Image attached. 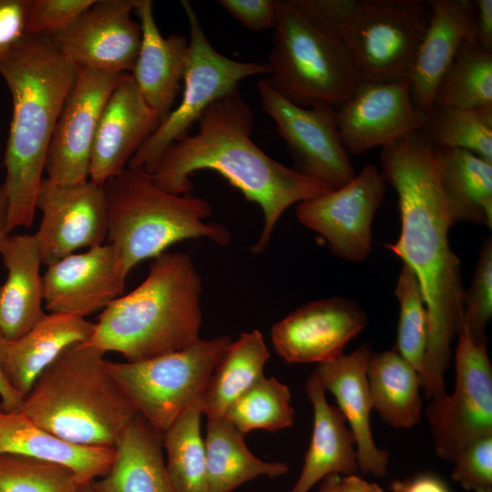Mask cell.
<instances>
[{"label":"cell","mask_w":492,"mask_h":492,"mask_svg":"<svg viewBox=\"0 0 492 492\" xmlns=\"http://www.w3.org/2000/svg\"><path fill=\"white\" fill-rule=\"evenodd\" d=\"M381 173L395 190L401 231L385 244L415 272L427 311V343L420 373L426 399L446 394L445 374L462 313L461 263L452 251L453 226L440 186L437 147L421 129L381 148Z\"/></svg>","instance_id":"cell-1"},{"label":"cell","mask_w":492,"mask_h":492,"mask_svg":"<svg viewBox=\"0 0 492 492\" xmlns=\"http://www.w3.org/2000/svg\"><path fill=\"white\" fill-rule=\"evenodd\" d=\"M195 135L170 144L151 175L164 190L190 193L191 175L200 169L220 174L248 201L260 206L263 226L252 254L268 246L282 213L292 204L332 190L268 156L251 138L253 113L239 91L211 104L200 116Z\"/></svg>","instance_id":"cell-2"},{"label":"cell","mask_w":492,"mask_h":492,"mask_svg":"<svg viewBox=\"0 0 492 492\" xmlns=\"http://www.w3.org/2000/svg\"><path fill=\"white\" fill-rule=\"evenodd\" d=\"M76 73L49 37L26 35L0 58L13 104L3 161L10 232L34 221L49 144Z\"/></svg>","instance_id":"cell-3"},{"label":"cell","mask_w":492,"mask_h":492,"mask_svg":"<svg viewBox=\"0 0 492 492\" xmlns=\"http://www.w3.org/2000/svg\"><path fill=\"white\" fill-rule=\"evenodd\" d=\"M201 292L190 256L164 251L152 259L138 286L103 309L84 343L130 363L182 350L200 339Z\"/></svg>","instance_id":"cell-4"},{"label":"cell","mask_w":492,"mask_h":492,"mask_svg":"<svg viewBox=\"0 0 492 492\" xmlns=\"http://www.w3.org/2000/svg\"><path fill=\"white\" fill-rule=\"evenodd\" d=\"M104 354L84 343L68 347L38 376L18 411L67 442L115 448L138 412Z\"/></svg>","instance_id":"cell-5"},{"label":"cell","mask_w":492,"mask_h":492,"mask_svg":"<svg viewBox=\"0 0 492 492\" xmlns=\"http://www.w3.org/2000/svg\"><path fill=\"white\" fill-rule=\"evenodd\" d=\"M102 187L108 238L126 277L140 261L176 242L206 238L225 246L231 240L227 227L205 221L212 213L208 200L190 193H169L143 169L126 168Z\"/></svg>","instance_id":"cell-6"},{"label":"cell","mask_w":492,"mask_h":492,"mask_svg":"<svg viewBox=\"0 0 492 492\" xmlns=\"http://www.w3.org/2000/svg\"><path fill=\"white\" fill-rule=\"evenodd\" d=\"M297 3L344 44L364 82L407 79L431 16L429 1L422 0Z\"/></svg>","instance_id":"cell-7"},{"label":"cell","mask_w":492,"mask_h":492,"mask_svg":"<svg viewBox=\"0 0 492 492\" xmlns=\"http://www.w3.org/2000/svg\"><path fill=\"white\" fill-rule=\"evenodd\" d=\"M268 84L303 108L343 106L364 82L344 44L319 26L297 0H280Z\"/></svg>","instance_id":"cell-8"},{"label":"cell","mask_w":492,"mask_h":492,"mask_svg":"<svg viewBox=\"0 0 492 492\" xmlns=\"http://www.w3.org/2000/svg\"><path fill=\"white\" fill-rule=\"evenodd\" d=\"M223 334L141 362L108 365L137 412L163 433L190 405L200 400L209 379L231 343Z\"/></svg>","instance_id":"cell-9"},{"label":"cell","mask_w":492,"mask_h":492,"mask_svg":"<svg viewBox=\"0 0 492 492\" xmlns=\"http://www.w3.org/2000/svg\"><path fill=\"white\" fill-rule=\"evenodd\" d=\"M180 3L190 27L182 97L179 106L160 121L127 167L150 174L165 149L186 136L211 104L237 91L243 79L269 75L271 71L268 63L237 61L215 50L190 2L182 0Z\"/></svg>","instance_id":"cell-10"},{"label":"cell","mask_w":492,"mask_h":492,"mask_svg":"<svg viewBox=\"0 0 492 492\" xmlns=\"http://www.w3.org/2000/svg\"><path fill=\"white\" fill-rule=\"evenodd\" d=\"M452 395L430 400L425 411L436 455L453 462L468 444L492 435V365L487 343L476 342L459 321Z\"/></svg>","instance_id":"cell-11"},{"label":"cell","mask_w":492,"mask_h":492,"mask_svg":"<svg viewBox=\"0 0 492 492\" xmlns=\"http://www.w3.org/2000/svg\"><path fill=\"white\" fill-rule=\"evenodd\" d=\"M257 87L262 108L287 144L294 170L332 190L354 178L349 153L340 139L333 107L297 106L273 90L265 78L258 82Z\"/></svg>","instance_id":"cell-12"},{"label":"cell","mask_w":492,"mask_h":492,"mask_svg":"<svg viewBox=\"0 0 492 492\" xmlns=\"http://www.w3.org/2000/svg\"><path fill=\"white\" fill-rule=\"evenodd\" d=\"M385 187L378 168L368 164L344 186L298 203L296 218L319 233L336 257L363 261L371 251L373 220Z\"/></svg>","instance_id":"cell-13"},{"label":"cell","mask_w":492,"mask_h":492,"mask_svg":"<svg viewBox=\"0 0 492 492\" xmlns=\"http://www.w3.org/2000/svg\"><path fill=\"white\" fill-rule=\"evenodd\" d=\"M123 74L77 67L75 81L56 123L46 155L45 171L49 180L70 186L88 179L97 123Z\"/></svg>","instance_id":"cell-14"},{"label":"cell","mask_w":492,"mask_h":492,"mask_svg":"<svg viewBox=\"0 0 492 492\" xmlns=\"http://www.w3.org/2000/svg\"><path fill=\"white\" fill-rule=\"evenodd\" d=\"M42 220L34 234L41 261L48 266L81 248L104 244L108 211L103 187L89 179L63 186L44 178L36 199Z\"/></svg>","instance_id":"cell-15"},{"label":"cell","mask_w":492,"mask_h":492,"mask_svg":"<svg viewBox=\"0 0 492 492\" xmlns=\"http://www.w3.org/2000/svg\"><path fill=\"white\" fill-rule=\"evenodd\" d=\"M136 0H95L68 27L51 37L76 67L131 73L141 44Z\"/></svg>","instance_id":"cell-16"},{"label":"cell","mask_w":492,"mask_h":492,"mask_svg":"<svg viewBox=\"0 0 492 492\" xmlns=\"http://www.w3.org/2000/svg\"><path fill=\"white\" fill-rule=\"evenodd\" d=\"M367 325L361 306L344 297L304 303L273 324L274 351L288 364H322L343 354Z\"/></svg>","instance_id":"cell-17"},{"label":"cell","mask_w":492,"mask_h":492,"mask_svg":"<svg viewBox=\"0 0 492 492\" xmlns=\"http://www.w3.org/2000/svg\"><path fill=\"white\" fill-rule=\"evenodd\" d=\"M341 142L348 153L360 154L424 128L427 114L414 103L407 79L363 82L336 109Z\"/></svg>","instance_id":"cell-18"},{"label":"cell","mask_w":492,"mask_h":492,"mask_svg":"<svg viewBox=\"0 0 492 492\" xmlns=\"http://www.w3.org/2000/svg\"><path fill=\"white\" fill-rule=\"evenodd\" d=\"M126 279L109 243L72 253L47 266L43 275L45 307L85 318L121 296Z\"/></svg>","instance_id":"cell-19"},{"label":"cell","mask_w":492,"mask_h":492,"mask_svg":"<svg viewBox=\"0 0 492 492\" xmlns=\"http://www.w3.org/2000/svg\"><path fill=\"white\" fill-rule=\"evenodd\" d=\"M161 119L143 98L130 73H125L100 115L90 154L89 179L97 185L128 167Z\"/></svg>","instance_id":"cell-20"},{"label":"cell","mask_w":492,"mask_h":492,"mask_svg":"<svg viewBox=\"0 0 492 492\" xmlns=\"http://www.w3.org/2000/svg\"><path fill=\"white\" fill-rule=\"evenodd\" d=\"M372 354L371 347L364 343L349 354L318 364L313 374L334 396L354 435L359 471L382 477L387 474L389 454L376 446L372 434L374 408L366 374Z\"/></svg>","instance_id":"cell-21"},{"label":"cell","mask_w":492,"mask_h":492,"mask_svg":"<svg viewBox=\"0 0 492 492\" xmlns=\"http://www.w3.org/2000/svg\"><path fill=\"white\" fill-rule=\"evenodd\" d=\"M431 16L407 77L415 105L433 108L439 81L461 44L476 39V7L470 0H431Z\"/></svg>","instance_id":"cell-22"},{"label":"cell","mask_w":492,"mask_h":492,"mask_svg":"<svg viewBox=\"0 0 492 492\" xmlns=\"http://www.w3.org/2000/svg\"><path fill=\"white\" fill-rule=\"evenodd\" d=\"M141 44L130 73L149 107L162 120L170 111L183 79L189 40L179 34L164 37L155 21L150 0H136Z\"/></svg>","instance_id":"cell-23"},{"label":"cell","mask_w":492,"mask_h":492,"mask_svg":"<svg viewBox=\"0 0 492 492\" xmlns=\"http://www.w3.org/2000/svg\"><path fill=\"white\" fill-rule=\"evenodd\" d=\"M305 389L313 410V426L300 476L289 492H309L328 476L359 472L354 435L339 408L326 400V391L313 373Z\"/></svg>","instance_id":"cell-24"},{"label":"cell","mask_w":492,"mask_h":492,"mask_svg":"<svg viewBox=\"0 0 492 492\" xmlns=\"http://www.w3.org/2000/svg\"><path fill=\"white\" fill-rule=\"evenodd\" d=\"M0 454L26 456L70 468L82 486L110 468L115 448L83 446L44 429L19 411L0 408Z\"/></svg>","instance_id":"cell-25"},{"label":"cell","mask_w":492,"mask_h":492,"mask_svg":"<svg viewBox=\"0 0 492 492\" xmlns=\"http://www.w3.org/2000/svg\"><path fill=\"white\" fill-rule=\"evenodd\" d=\"M0 254L7 271L0 286V333L14 341L46 314L42 261L34 234L10 235Z\"/></svg>","instance_id":"cell-26"},{"label":"cell","mask_w":492,"mask_h":492,"mask_svg":"<svg viewBox=\"0 0 492 492\" xmlns=\"http://www.w3.org/2000/svg\"><path fill=\"white\" fill-rule=\"evenodd\" d=\"M95 323L72 314L46 313L28 332L8 341L4 372L26 396L43 371L68 347L87 342Z\"/></svg>","instance_id":"cell-27"},{"label":"cell","mask_w":492,"mask_h":492,"mask_svg":"<svg viewBox=\"0 0 492 492\" xmlns=\"http://www.w3.org/2000/svg\"><path fill=\"white\" fill-rule=\"evenodd\" d=\"M162 448V434L137 413L115 446L109 470L92 487L97 492H173Z\"/></svg>","instance_id":"cell-28"},{"label":"cell","mask_w":492,"mask_h":492,"mask_svg":"<svg viewBox=\"0 0 492 492\" xmlns=\"http://www.w3.org/2000/svg\"><path fill=\"white\" fill-rule=\"evenodd\" d=\"M440 186L452 224L492 228V162L458 149L437 148Z\"/></svg>","instance_id":"cell-29"},{"label":"cell","mask_w":492,"mask_h":492,"mask_svg":"<svg viewBox=\"0 0 492 492\" xmlns=\"http://www.w3.org/2000/svg\"><path fill=\"white\" fill-rule=\"evenodd\" d=\"M204 444L206 492H232L258 477L274 478L289 471L285 463L266 462L254 456L244 435L225 418H208Z\"/></svg>","instance_id":"cell-30"},{"label":"cell","mask_w":492,"mask_h":492,"mask_svg":"<svg viewBox=\"0 0 492 492\" xmlns=\"http://www.w3.org/2000/svg\"><path fill=\"white\" fill-rule=\"evenodd\" d=\"M270 352L258 330L242 333L228 346L200 398L202 415L223 418L228 408L263 374Z\"/></svg>","instance_id":"cell-31"},{"label":"cell","mask_w":492,"mask_h":492,"mask_svg":"<svg viewBox=\"0 0 492 492\" xmlns=\"http://www.w3.org/2000/svg\"><path fill=\"white\" fill-rule=\"evenodd\" d=\"M367 380L373 408L389 425L409 429L422 415L418 372L395 350L372 354Z\"/></svg>","instance_id":"cell-32"},{"label":"cell","mask_w":492,"mask_h":492,"mask_svg":"<svg viewBox=\"0 0 492 492\" xmlns=\"http://www.w3.org/2000/svg\"><path fill=\"white\" fill-rule=\"evenodd\" d=\"M434 104L461 109L492 107V53L476 39L465 40L439 81Z\"/></svg>","instance_id":"cell-33"},{"label":"cell","mask_w":492,"mask_h":492,"mask_svg":"<svg viewBox=\"0 0 492 492\" xmlns=\"http://www.w3.org/2000/svg\"><path fill=\"white\" fill-rule=\"evenodd\" d=\"M200 400L185 409L162 435L173 492H206V451Z\"/></svg>","instance_id":"cell-34"},{"label":"cell","mask_w":492,"mask_h":492,"mask_svg":"<svg viewBox=\"0 0 492 492\" xmlns=\"http://www.w3.org/2000/svg\"><path fill=\"white\" fill-rule=\"evenodd\" d=\"M422 130L437 148L467 150L492 162V107L461 109L434 104Z\"/></svg>","instance_id":"cell-35"},{"label":"cell","mask_w":492,"mask_h":492,"mask_svg":"<svg viewBox=\"0 0 492 492\" xmlns=\"http://www.w3.org/2000/svg\"><path fill=\"white\" fill-rule=\"evenodd\" d=\"M223 418L244 436L253 430L290 427L294 421L291 391L276 378L263 376L228 408Z\"/></svg>","instance_id":"cell-36"},{"label":"cell","mask_w":492,"mask_h":492,"mask_svg":"<svg viewBox=\"0 0 492 492\" xmlns=\"http://www.w3.org/2000/svg\"><path fill=\"white\" fill-rule=\"evenodd\" d=\"M395 293L399 319L395 351L421 373L427 343V311L413 270L405 264L399 272Z\"/></svg>","instance_id":"cell-37"},{"label":"cell","mask_w":492,"mask_h":492,"mask_svg":"<svg viewBox=\"0 0 492 492\" xmlns=\"http://www.w3.org/2000/svg\"><path fill=\"white\" fill-rule=\"evenodd\" d=\"M74 472L26 456L0 454V492H79Z\"/></svg>","instance_id":"cell-38"},{"label":"cell","mask_w":492,"mask_h":492,"mask_svg":"<svg viewBox=\"0 0 492 492\" xmlns=\"http://www.w3.org/2000/svg\"><path fill=\"white\" fill-rule=\"evenodd\" d=\"M492 316V239L481 247L471 283L464 290L461 321L471 337L487 343L486 327Z\"/></svg>","instance_id":"cell-39"},{"label":"cell","mask_w":492,"mask_h":492,"mask_svg":"<svg viewBox=\"0 0 492 492\" xmlns=\"http://www.w3.org/2000/svg\"><path fill=\"white\" fill-rule=\"evenodd\" d=\"M95 0H26V34L49 37L68 27Z\"/></svg>","instance_id":"cell-40"},{"label":"cell","mask_w":492,"mask_h":492,"mask_svg":"<svg viewBox=\"0 0 492 492\" xmlns=\"http://www.w3.org/2000/svg\"><path fill=\"white\" fill-rule=\"evenodd\" d=\"M452 478L471 492H492V435L476 439L455 457Z\"/></svg>","instance_id":"cell-41"},{"label":"cell","mask_w":492,"mask_h":492,"mask_svg":"<svg viewBox=\"0 0 492 492\" xmlns=\"http://www.w3.org/2000/svg\"><path fill=\"white\" fill-rule=\"evenodd\" d=\"M218 3L252 31L273 29L280 5V0H220Z\"/></svg>","instance_id":"cell-42"},{"label":"cell","mask_w":492,"mask_h":492,"mask_svg":"<svg viewBox=\"0 0 492 492\" xmlns=\"http://www.w3.org/2000/svg\"><path fill=\"white\" fill-rule=\"evenodd\" d=\"M26 0H0V58L26 34Z\"/></svg>","instance_id":"cell-43"},{"label":"cell","mask_w":492,"mask_h":492,"mask_svg":"<svg viewBox=\"0 0 492 492\" xmlns=\"http://www.w3.org/2000/svg\"><path fill=\"white\" fill-rule=\"evenodd\" d=\"M391 492H455L440 476L432 472L419 473L412 477L393 480Z\"/></svg>","instance_id":"cell-44"},{"label":"cell","mask_w":492,"mask_h":492,"mask_svg":"<svg viewBox=\"0 0 492 492\" xmlns=\"http://www.w3.org/2000/svg\"><path fill=\"white\" fill-rule=\"evenodd\" d=\"M8 341L0 333V408L5 412L18 411L25 396L8 382L4 372V362Z\"/></svg>","instance_id":"cell-45"},{"label":"cell","mask_w":492,"mask_h":492,"mask_svg":"<svg viewBox=\"0 0 492 492\" xmlns=\"http://www.w3.org/2000/svg\"><path fill=\"white\" fill-rule=\"evenodd\" d=\"M476 40L482 48L492 53V0H477Z\"/></svg>","instance_id":"cell-46"},{"label":"cell","mask_w":492,"mask_h":492,"mask_svg":"<svg viewBox=\"0 0 492 492\" xmlns=\"http://www.w3.org/2000/svg\"><path fill=\"white\" fill-rule=\"evenodd\" d=\"M336 492H384L376 483L369 482L357 474L341 477Z\"/></svg>","instance_id":"cell-47"},{"label":"cell","mask_w":492,"mask_h":492,"mask_svg":"<svg viewBox=\"0 0 492 492\" xmlns=\"http://www.w3.org/2000/svg\"><path fill=\"white\" fill-rule=\"evenodd\" d=\"M10 231L8 229V199L4 184L0 185V252L4 248Z\"/></svg>","instance_id":"cell-48"},{"label":"cell","mask_w":492,"mask_h":492,"mask_svg":"<svg viewBox=\"0 0 492 492\" xmlns=\"http://www.w3.org/2000/svg\"><path fill=\"white\" fill-rule=\"evenodd\" d=\"M340 479L341 476L339 475L328 476L322 481L318 492H336Z\"/></svg>","instance_id":"cell-49"},{"label":"cell","mask_w":492,"mask_h":492,"mask_svg":"<svg viewBox=\"0 0 492 492\" xmlns=\"http://www.w3.org/2000/svg\"><path fill=\"white\" fill-rule=\"evenodd\" d=\"M79 492H97L92 487V484H85L80 487Z\"/></svg>","instance_id":"cell-50"}]
</instances>
